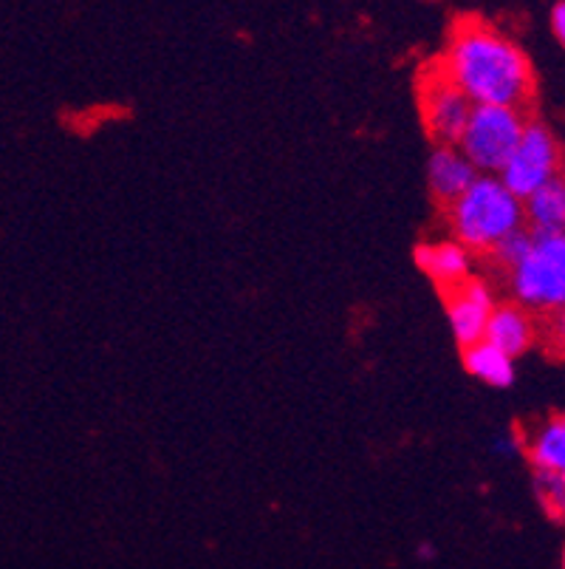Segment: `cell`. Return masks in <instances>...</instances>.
<instances>
[{"label":"cell","mask_w":565,"mask_h":569,"mask_svg":"<svg viewBox=\"0 0 565 569\" xmlns=\"http://www.w3.org/2000/svg\"><path fill=\"white\" fill-rule=\"evenodd\" d=\"M435 66L473 106H506L523 111L535 97V69L528 54L521 43L486 20H458Z\"/></svg>","instance_id":"6da1fadb"},{"label":"cell","mask_w":565,"mask_h":569,"mask_svg":"<svg viewBox=\"0 0 565 569\" xmlns=\"http://www.w3.org/2000/svg\"><path fill=\"white\" fill-rule=\"evenodd\" d=\"M453 238L466 250L490 256L497 241L526 227V207L495 173H478L475 182L447 207Z\"/></svg>","instance_id":"7a4b0ae2"},{"label":"cell","mask_w":565,"mask_h":569,"mask_svg":"<svg viewBox=\"0 0 565 569\" xmlns=\"http://www.w3.org/2000/svg\"><path fill=\"white\" fill-rule=\"evenodd\" d=\"M512 301L548 318L565 307V232H532L528 250L506 269Z\"/></svg>","instance_id":"3957f363"},{"label":"cell","mask_w":565,"mask_h":569,"mask_svg":"<svg viewBox=\"0 0 565 569\" xmlns=\"http://www.w3.org/2000/svg\"><path fill=\"white\" fill-rule=\"evenodd\" d=\"M526 113L506 106H475L464 133L458 137V151L464 153L478 173H501L506 159L515 151L517 139L526 128Z\"/></svg>","instance_id":"277c9868"},{"label":"cell","mask_w":565,"mask_h":569,"mask_svg":"<svg viewBox=\"0 0 565 569\" xmlns=\"http://www.w3.org/2000/svg\"><path fill=\"white\" fill-rule=\"evenodd\" d=\"M565 168L563 148H559L557 137L552 133V128H546L537 119H528L526 128H523L521 139H517L515 151L506 159V164L501 168V182L517 196V199L526 201L528 196L537 193L546 182H552L554 176Z\"/></svg>","instance_id":"5b68a950"},{"label":"cell","mask_w":565,"mask_h":569,"mask_svg":"<svg viewBox=\"0 0 565 569\" xmlns=\"http://www.w3.org/2000/svg\"><path fill=\"white\" fill-rule=\"evenodd\" d=\"M418 108H422L424 128L430 137L438 144H455L475 106L466 100V94L455 82L447 80L438 66H433L418 82Z\"/></svg>","instance_id":"8992f818"},{"label":"cell","mask_w":565,"mask_h":569,"mask_svg":"<svg viewBox=\"0 0 565 569\" xmlns=\"http://www.w3.org/2000/svg\"><path fill=\"white\" fill-rule=\"evenodd\" d=\"M444 303H447V320L453 329V338L461 349L481 343L486 335L492 312L497 301L490 283L484 278H466L464 283L453 289H444Z\"/></svg>","instance_id":"52a82bcc"},{"label":"cell","mask_w":565,"mask_h":569,"mask_svg":"<svg viewBox=\"0 0 565 569\" xmlns=\"http://www.w3.org/2000/svg\"><path fill=\"white\" fill-rule=\"evenodd\" d=\"M478 170L458 151V144H435L427 159V188L438 204L450 207L470 184Z\"/></svg>","instance_id":"ba28073f"},{"label":"cell","mask_w":565,"mask_h":569,"mask_svg":"<svg viewBox=\"0 0 565 569\" xmlns=\"http://www.w3.org/2000/svg\"><path fill=\"white\" fill-rule=\"evenodd\" d=\"M537 338H541V329H537L535 315L515 301L497 303L484 335L486 343H492L495 349L504 351V355L515 357V360L521 355H526L537 343Z\"/></svg>","instance_id":"9c48e42d"},{"label":"cell","mask_w":565,"mask_h":569,"mask_svg":"<svg viewBox=\"0 0 565 569\" xmlns=\"http://www.w3.org/2000/svg\"><path fill=\"white\" fill-rule=\"evenodd\" d=\"M416 267L422 269L424 276L442 289H453L464 283L466 278H473V258L475 252L466 250L458 241H427L418 244L416 252Z\"/></svg>","instance_id":"30bf717a"},{"label":"cell","mask_w":565,"mask_h":569,"mask_svg":"<svg viewBox=\"0 0 565 569\" xmlns=\"http://www.w3.org/2000/svg\"><path fill=\"white\" fill-rule=\"evenodd\" d=\"M532 232H565V168L523 201Z\"/></svg>","instance_id":"8fae6325"},{"label":"cell","mask_w":565,"mask_h":569,"mask_svg":"<svg viewBox=\"0 0 565 569\" xmlns=\"http://www.w3.org/2000/svg\"><path fill=\"white\" fill-rule=\"evenodd\" d=\"M526 457L535 470L563 473L565 470V413H554L543 426L528 433L523 442Z\"/></svg>","instance_id":"7c38bea8"},{"label":"cell","mask_w":565,"mask_h":569,"mask_svg":"<svg viewBox=\"0 0 565 569\" xmlns=\"http://www.w3.org/2000/svg\"><path fill=\"white\" fill-rule=\"evenodd\" d=\"M461 360H464L466 375L475 377V380L484 382V386L509 388L517 377L515 357L504 355L501 349H495L492 343H486V340L466 346L464 355H461Z\"/></svg>","instance_id":"4fadbf2b"},{"label":"cell","mask_w":565,"mask_h":569,"mask_svg":"<svg viewBox=\"0 0 565 569\" xmlns=\"http://www.w3.org/2000/svg\"><path fill=\"white\" fill-rule=\"evenodd\" d=\"M535 493L546 516L557 525H565V482L559 473L535 470Z\"/></svg>","instance_id":"5bb4252c"},{"label":"cell","mask_w":565,"mask_h":569,"mask_svg":"<svg viewBox=\"0 0 565 569\" xmlns=\"http://www.w3.org/2000/svg\"><path fill=\"white\" fill-rule=\"evenodd\" d=\"M528 241H532V230H528V227H521V230H515L512 236H506L504 241H497L495 250L490 252V258L506 272V269H512L523 256H526Z\"/></svg>","instance_id":"9a60e30c"},{"label":"cell","mask_w":565,"mask_h":569,"mask_svg":"<svg viewBox=\"0 0 565 569\" xmlns=\"http://www.w3.org/2000/svg\"><path fill=\"white\" fill-rule=\"evenodd\" d=\"M546 346L552 355L565 357V307L546 318Z\"/></svg>","instance_id":"2e32d148"},{"label":"cell","mask_w":565,"mask_h":569,"mask_svg":"<svg viewBox=\"0 0 565 569\" xmlns=\"http://www.w3.org/2000/svg\"><path fill=\"white\" fill-rule=\"evenodd\" d=\"M521 445L523 442L515 437V433L506 431V433H497V437L492 439V451H495L497 457L506 459V457H515V453L521 451Z\"/></svg>","instance_id":"e0dca14e"},{"label":"cell","mask_w":565,"mask_h":569,"mask_svg":"<svg viewBox=\"0 0 565 569\" xmlns=\"http://www.w3.org/2000/svg\"><path fill=\"white\" fill-rule=\"evenodd\" d=\"M548 26H552V34L559 46L565 49V0L554 3L552 14H548Z\"/></svg>","instance_id":"ac0fdd59"},{"label":"cell","mask_w":565,"mask_h":569,"mask_svg":"<svg viewBox=\"0 0 565 569\" xmlns=\"http://www.w3.org/2000/svg\"><path fill=\"white\" fill-rule=\"evenodd\" d=\"M418 558H422V561H433L435 558V547L433 545H427V541H424V545H418Z\"/></svg>","instance_id":"d6986e66"},{"label":"cell","mask_w":565,"mask_h":569,"mask_svg":"<svg viewBox=\"0 0 565 569\" xmlns=\"http://www.w3.org/2000/svg\"><path fill=\"white\" fill-rule=\"evenodd\" d=\"M559 569H565V550H563V558H559Z\"/></svg>","instance_id":"ffe728a7"},{"label":"cell","mask_w":565,"mask_h":569,"mask_svg":"<svg viewBox=\"0 0 565 569\" xmlns=\"http://www.w3.org/2000/svg\"><path fill=\"white\" fill-rule=\"evenodd\" d=\"M559 476H563V482H565V470H563V473H559Z\"/></svg>","instance_id":"44dd1931"}]
</instances>
